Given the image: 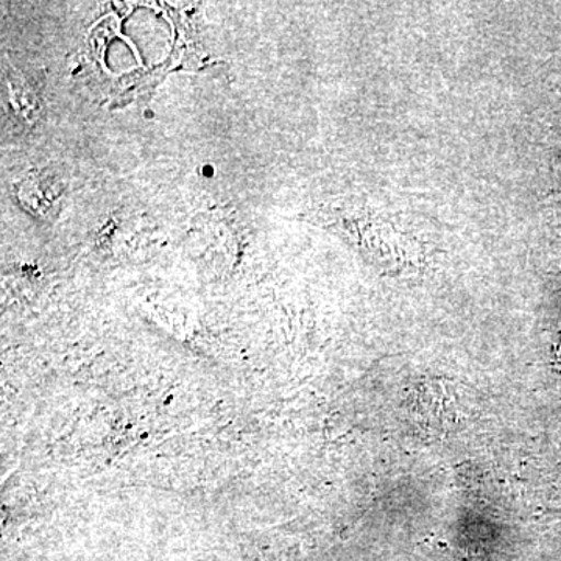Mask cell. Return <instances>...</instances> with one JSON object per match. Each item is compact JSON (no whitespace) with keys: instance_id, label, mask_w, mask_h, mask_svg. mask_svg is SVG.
I'll list each match as a JSON object with an SVG mask.
<instances>
[{"instance_id":"6da1fadb","label":"cell","mask_w":561,"mask_h":561,"mask_svg":"<svg viewBox=\"0 0 561 561\" xmlns=\"http://www.w3.org/2000/svg\"><path fill=\"white\" fill-rule=\"evenodd\" d=\"M203 173H205V175L213 176L214 175L213 168H210V165H205V168H203Z\"/></svg>"}]
</instances>
